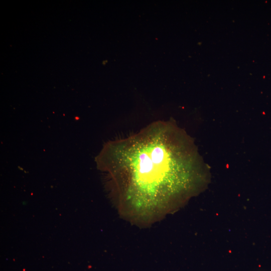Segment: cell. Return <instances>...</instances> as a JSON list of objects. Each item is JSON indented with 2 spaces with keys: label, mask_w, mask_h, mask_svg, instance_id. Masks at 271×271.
<instances>
[{
  "label": "cell",
  "mask_w": 271,
  "mask_h": 271,
  "mask_svg": "<svg viewBox=\"0 0 271 271\" xmlns=\"http://www.w3.org/2000/svg\"><path fill=\"white\" fill-rule=\"evenodd\" d=\"M180 141L171 123L159 121L107 143L96 157L112 180L122 213L132 220H155L192 192L193 171Z\"/></svg>",
  "instance_id": "cell-1"
}]
</instances>
